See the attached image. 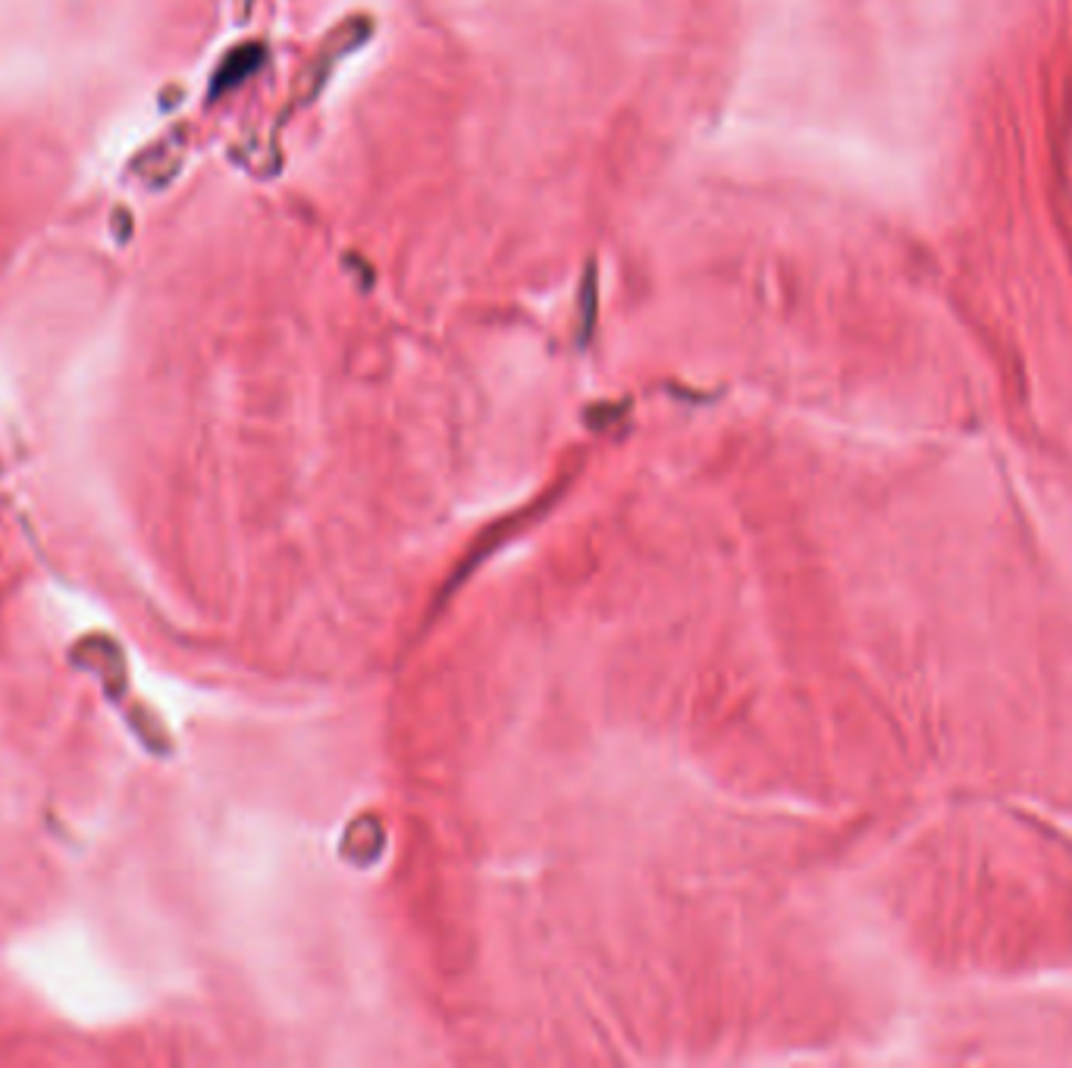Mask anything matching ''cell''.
I'll list each match as a JSON object with an SVG mask.
<instances>
[{
	"label": "cell",
	"mask_w": 1072,
	"mask_h": 1068,
	"mask_svg": "<svg viewBox=\"0 0 1072 1068\" xmlns=\"http://www.w3.org/2000/svg\"><path fill=\"white\" fill-rule=\"evenodd\" d=\"M342 853L346 858H351L354 865H371L376 855L383 853V843H386V834L380 827L376 818H361L354 821L349 831H346V840H342Z\"/></svg>",
	"instance_id": "1"
}]
</instances>
